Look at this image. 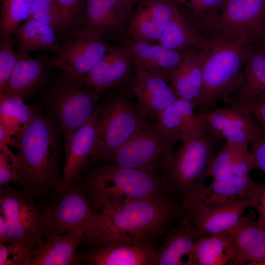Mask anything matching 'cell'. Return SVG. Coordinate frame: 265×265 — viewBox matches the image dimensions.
<instances>
[{
	"mask_svg": "<svg viewBox=\"0 0 265 265\" xmlns=\"http://www.w3.org/2000/svg\"><path fill=\"white\" fill-rule=\"evenodd\" d=\"M90 251L86 257L95 265H153L158 254L150 240L115 239Z\"/></svg>",
	"mask_w": 265,
	"mask_h": 265,
	"instance_id": "17",
	"label": "cell"
},
{
	"mask_svg": "<svg viewBox=\"0 0 265 265\" xmlns=\"http://www.w3.org/2000/svg\"><path fill=\"white\" fill-rule=\"evenodd\" d=\"M53 66L51 57L45 53L38 54L36 57L29 54H19L8 82L0 94L15 96L25 100L42 84Z\"/></svg>",
	"mask_w": 265,
	"mask_h": 265,
	"instance_id": "21",
	"label": "cell"
},
{
	"mask_svg": "<svg viewBox=\"0 0 265 265\" xmlns=\"http://www.w3.org/2000/svg\"><path fill=\"white\" fill-rule=\"evenodd\" d=\"M265 31V0H227L212 38L242 37L255 46L261 43Z\"/></svg>",
	"mask_w": 265,
	"mask_h": 265,
	"instance_id": "11",
	"label": "cell"
},
{
	"mask_svg": "<svg viewBox=\"0 0 265 265\" xmlns=\"http://www.w3.org/2000/svg\"><path fill=\"white\" fill-rule=\"evenodd\" d=\"M0 38V94H1L16 64L19 53L13 49L10 37Z\"/></svg>",
	"mask_w": 265,
	"mask_h": 265,
	"instance_id": "38",
	"label": "cell"
},
{
	"mask_svg": "<svg viewBox=\"0 0 265 265\" xmlns=\"http://www.w3.org/2000/svg\"><path fill=\"white\" fill-rule=\"evenodd\" d=\"M19 170L17 156L7 145L0 144V186L6 187L16 182Z\"/></svg>",
	"mask_w": 265,
	"mask_h": 265,
	"instance_id": "41",
	"label": "cell"
},
{
	"mask_svg": "<svg viewBox=\"0 0 265 265\" xmlns=\"http://www.w3.org/2000/svg\"><path fill=\"white\" fill-rule=\"evenodd\" d=\"M0 144L7 145L15 148L16 138H13L0 124Z\"/></svg>",
	"mask_w": 265,
	"mask_h": 265,
	"instance_id": "45",
	"label": "cell"
},
{
	"mask_svg": "<svg viewBox=\"0 0 265 265\" xmlns=\"http://www.w3.org/2000/svg\"><path fill=\"white\" fill-rule=\"evenodd\" d=\"M29 18L46 24L56 31L60 30V16L55 0H36Z\"/></svg>",
	"mask_w": 265,
	"mask_h": 265,
	"instance_id": "39",
	"label": "cell"
},
{
	"mask_svg": "<svg viewBox=\"0 0 265 265\" xmlns=\"http://www.w3.org/2000/svg\"><path fill=\"white\" fill-rule=\"evenodd\" d=\"M199 113L209 130L220 139L234 144L249 145L264 131L247 110L238 105L215 107L208 113Z\"/></svg>",
	"mask_w": 265,
	"mask_h": 265,
	"instance_id": "13",
	"label": "cell"
},
{
	"mask_svg": "<svg viewBox=\"0 0 265 265\" xmlns=\"http://www.w3.org/2000/svg\"><path fill=\"white\" fill-rule=\"evenodd\" d=\"M7 239V226L4 219L0 215V244H6Z\"/></svg>",
	"mask_w": 265,
	"mask_h": 265,
	"instance_id": "46",
	"label": "cell"
},
{
	"mask_svg": "<svg viewBox=\"0 0 265 265\" xmlns=\"http://www.w3.org/2000/svg\"><path fill=\"white\" fill-rule=\"evenodd\" d=\"M60 134L53 120L35 111L28 125L16 136L19 162L16 183L34 196L52 191L62 194Z\"/></svg>",
	"mask_w": 265,
	"mask_h": 265,
	"instance_id": "1",
	"label": "cell"
},
{
	"mask_svg": "<svg viewBox=\"0 0 265 265\" xmlns=\"http://www.w3.org/2000/svg\"><path fill=\"white\" fill-rule=\"evenodd\" d=\"M103 105L97 106L91 117L65 141V163L62 174V193L75 184L88 162L94 147L97 124Z\"/></svg>",
	"mask_w": 265,
	"mask_h": 265,
	"instance_id": "16",
	"label": "cell"
},
{
	"mask_svg": "<svg viewBox=\"0 0 265 265\" xmlns=\"http://www.w3.org/2000/svg\"><path fill=\"white\" fill-rule=\"evenodd\" d=\"M130 18L122 0H85L74 36L95 40L106 33H128Z\"/></svg>",
	"mask_w": 265,
	"mask_h": 265,
	"instance_id": "12",
	"label": "cell"
},
{
	"mask_svg": "<svg viewBox=\"0 0 265 265\" xmlns=\"http://www.w3.org/2000/svg\"><path fill=\"white\" fill-rule=\"evenodd\" d=\"M129 19L128 34L131 39L158 42L177 8L172 0H142Z\"/></svg>",
	"mask_w": 265,
	"mask_h": 265,
	"instance_id": "18",
	"label": "cell"
},
{
	"mask_svg": "<svg viewBox=\"0 0 265 265\" xmlns=\"http://www.w3.org/2000/svg\"><path fill=\"white\" fill-rule=\"evenodd\" d=\"M34 196L10 186L0 189V215L7 228L6 244L26 240H42L46 208L38 204Z\"/></svg>",
	"mask_w": 265,
	"mask_h": 265,
	"instance_id": "10",
	"label": "cell"
},
{
	"mask_svg": "<svg viewBox=\"0 0 265 265\" xmlns=\"http://www.w3.org/2000/svg\"><path fill=\"white\" fill-rule=\"evenodd\" d=\"M125 8L130 15V17L132 13L133 9L134 6L137 5L142 0H122Z\"/></svg>",
	"mask_w": 265,
	"mask_h": 265,
	"instance_id": "47",
	"label": "cell"
},
{
	"mask_svg": "<svg viewBox=\"0 0 265 265\" xmlns=\"http://www.w3.org/2000/svg\"><path fill=\"white\" fill-rule=\"evenodd\" d=\"M42 240H26L0 244V265H28Z\"/></svg>",
	"mask_w": 265,
	"mask_h": 265,
	"instance_id": "37",
	"label": "cell"
},
{
	"mask_svg": "<svg viewBox=\"0 0 265 265\" xmlns=\"http://www.w3.org/2000/svg\"><path fill=\"white\" fill-rule=\"evenodd\" d=\"M36 0H0V37L13 35L28 19Z\"/></svg>",
	"mask_w": 265,
	"mask_h": 265,
	"instance_id": "35",
	"label": "cell"
},
{
	"mask_svg": "<svg viewBox=\"0 0 265 265\" xmlns=\"http://www.w3.org/2000/svg\"><path fill=\"white\" fill-rule=\"evenodd\" d=\"M60 16V30L66 32L76 27L81 15L85 0H55Z\"/></svg>",
	"mask_w": 265,
	"mask_h": 265,
	"instance_id": "40",
	"label": "cell"
},
{
	"mask_svg": "<svg viewBox=\"0 0 265 265\" xmlns=\"http://www.w3.org/2000/svg\"><path fill=\"white\" fill-rule=\"evenodd\" d=\"M86 187L89 203L101 212L113 211L135 200L169 197L163 178L111 164L94 169Z\"/></svg>",
	"mask_w": 265,
	"mask_h": 265,
	"instance_id": "3",
	"label": "cell"
},
{
	"mask_svg": "<svg viewBox=\"0 0 265 265\" xmlns=\"http://www.w3.org/2000/svg\"><path fill=\"white\" fill-rule=\"evenodd\" d=\"M199 232L186 221L168 234L159 250L157 265H195L194 251Z\"/></svg>",
	"mask_w": 265,
	"mask_h": 265,
	"instance_id": "27",
	"label": "cell"
},
{
	"mask_svg": "<svg viewBox=\"0 0 265 265\" xmlns=\"http://www.w3.org/2000/svg\"><path fill=\"white\" fill-rule=\"evenodd\" d=\"M253 212L243 216L226 231L232 246L229 265H265V226L255 219Z\"/></svg>",
	"mask_w": 265,
	"mask_h": 265,
	"instance_id": "19",
	"label": "cell"
},
{
	"mask_svg": "<svg viewBox=\"0 0 265 265\" xmlns=\"http://www.w3.org/2000/svg\"><path fill=\"white\" fill-rule=\"evenodd\" d=\"M248 149V145L226 142L219 149L210 165L209 176L218 180L232 173L234 163L239 156Z\"/></svg>",
	"mask_w": 265,
	"mask_h": 265,
	"instance_id": "36",
	"label": "cell"
},
{
	"mask_svg": "<svg viewBox=\"0 0 265 265\" xmlns=\"http://www.w3.org/2000/svg\"><path fill=\"white\" fill-rule=\"evenodd\" d=\"M100 213L103 226L95 242L99 244L115 239L150 240L182 216L180 207L169 197L135 200Z\"/></svg>",
	"mask_w": 265,
	"mask_h": 265,
	"instance_id": "4",
	"label": "cell"
},
{
	"mask_svg": "<svg viewBox=\"0 0 265 265\" xmlns=\"http://www.w3.org/2000/svg\"><path fill=\"white\" fill-rule=\"evenodd\" d=\"M265 186L264 184L255 182L249 175L241 176L231 173L221 179L212 180L208 185L205 200L194 215L229 200L250 197Z\"/></svg>",
	"mask_w": 265,
	"mask_h": 265,
	"instance_id": "29",
	"label": "cell"
},
{
	"mask_svg": "<svg viewBox=\"0 0 265 265\" xmlns=\"http://www.w3.org/2000/svg\"><path fill=\"white\" fill-rule=\"evenodd\" d=\"M232 252L231 238L227 232L200 235L195 241V265H229Z\"/></svg>",
	"mask_w": 265,
	"mask_h": 265,
	"instance_id": "33",
	"label": "cell"
},
{
	"mask_svg": "<svg viewBox=\"0 0 265 265\" xmlns=\"http://www.w3.org/2000/svg\"><path fill=\"white\" fill-rule=\"evenodd\" d=\"M85 194L75 185L61 194L60 200L46 208L44 236L68 233L82 228L86 239L95 243L103 226V217L96 213Z\"/></svg>",
	"mask_w": 265,
	"mask_h": 265,
	"instance_id": "9",
	"label": "cell"
},
{
	"mask_svg": "<svg viewBox=\"0 0 265 265\" xmlns=\"http://www.w3.org/2000/svg\"><path fill=\"white\" fill-rule=\"evenodd\" d=\"M130 91L136 101V108L143 116L158 119L161 113L178 98L169 80L136 66Z\"/></svg>",
	"mask_w": 265,
	"mask_h": 265,
	"instance_id": "14",
	"label": "cell"
},
{
	"mask_svg": "<svg viewBox=\"0 0 265 265\" xmlns=\"http://www.w3.org/2000/svg\"><path fill=\"white\" fill-rule=\"evenodd\" d=\"M211 48L186 49L182 61L170 77L177 97L191 102L195 107L199 104L203 90V63Z\"/></svg>",
	"mask_w": 265,
	"mask_h": 265,
	"instance_id": "23",
	"label": "cell"
},
{
	"mask_svg": "<svg viewBox=\"0 0 265 265\" xmlns=\"http://www.w3.org/2000/svg\"><path fill=\"white\" fill-rule=\"evenodd\" d=\"M243 81L231 97L229 106L265 98V46H253L243 68Z\"/></svg>",
	"mask_w": 265,
	"mask_h": 265,
	"instance_id": "28",
	"label": "cell"
},
{
	"mask_svg": "<svg viewBox=\"0 0 265 265\" xmlns=\"http://www.w3.org/2000/svg\"><path fill=\"white\" fill-rule=\"evenodd\" d=\"M109 47L102 39L87 40L74 36L54 53L52 63L74 77L83 78L107 53Z\"/></svg>",
	"mask_w": 265,
	"mask_h": 265,
	"instance_id": "15",
	"label": "cell"
},
{
	"mask_svg": "<svg viewBox=\"0 0 265 265\" xmlns=\"http://www.w3.org/2000/svg\"><path fill=\"white\" fill-rule=\"evenodd\" d=\"M179 13L198 33L212 38L219 14L227 0H172Z\"/></svg>",
	"mask_w": 265,
	"mask_h": 265,
	"instance_id": "30",
	"label": "cell"
},
{
	"mask_svg": "<svg viewBox=\"0 0 265 265\" xmlns=\"http://www.w3.org/2000/svg\"><path fill=\"white\" fill-rule=\"evenodd\" d=\"M220 40L209 38L196 32L177 9L157 43L173 50L204 49L213 47Z\"/></svg>",
	"mask_w": 265,
	"mask_h": 265,
	"instance_id": "32",
	"label": "cell"
},
{
	"mask_svg": "<svg viewBox=\"0 0 265 265\" xmlns=\"http://www.w3.org/2000/svg\"><path fill=\"white\" fill-rule=\"evenodd\" d=\"M55 32L50 26L28 18L18 26L11 40L20 54L33 51L55 53L60 46Z\"/></svg>",
	"mask_w": 265,
	"mask_h": 265,
	"instance_id": "31",
	"label": "cell"
},
{
	"mask_svg": "<svg viewBox=\"0 0 265 265\" xmlns=\"http://www.w3.org/2000/svg\"><path fill=\"white\" fill-rule=\"evenodd\" d=\"M132 66L134 65L131 55L124 45L110 46L107 53L82 79L88 86L99 94L127 79Z\"/></svg>",
	"mask_w": 265,
	"mask_h": 265,
	"instance_id": "25",
	"label": "cell"
},
{
	"mask_svg": "<svg viewBox=\"0 0 265 265\" xmlns=\"http://www.w3.org/2000/svg\"><path fill=\"white\" fill-rule=\"evenodd\" d=\"M252 48L246 39L235 37L220 39L210 49L203 65L200 113L212 111L218 101L229 106L243 82V68Z\"/></svg>",
	"mask_w": 265,
	"mask_h": 265,
	"instance_id": "5",
	"label": "cell"
},
{
	"mask_svg": "<svg viewBox=\"0 0 265 265\" xmlns=\"http://www.w3.org/2000/svg\"><path fill=\"white\" fill-rule=\"evenodd\" d=\"M35 111L18 97L0 94V124L12 136L24 130Z\"/></svg>",
	"mask_w": 265,
	"mask_h": 265,
	"instance_id": "34",
	"label": "cell"
},
{
	"mask_svg": "<svg viewBox=\"0 0 265 265\" xmlns=\"http://www.w3.org/2000/svg\"><path fill=\"white\" fill-rule=\"evenodd\" d=\"M85 238V231L81 227L48 237L45 243L42 242L34 250L28 265H77L81 259L76 250Z\"/></svg>",
	"mask_w": 265,
	"mask_h": 265,
	"instance_id": "26",
	"label": "cell"
},
{
	"mask_svg": "<svg viewBox=\"0 0 265 265\" xmlns=\"http://www.w3.org/2000/svg\"><path fill=\"white\" fill-rule=\"evenodd\" d=\"M254 195L247 198L229 200L210 208L194 215L188 222L201 235L226 232L240 221L246 210L253 208Z\"/></svg>",
	"mask_w": 265,
	"mask_h": 265,
	"instance_id": "24",
	"label": "cell"
},
{
	"mask_svg": "<svg viewBox=\"0 0 265 265\" xmlns=\"http://www.w3.org/2000/svg\"><path fill=\"white\" fill-rule=\"evenodd\" d=\"M260 44H263V45L265 46V32H264V36H263V37L262 42H261V43Z\"/></svg>",
	"mask_w": 265,
	"mask_h": 265,
	"instance_id": "48",
	"label": "cell"
},
{
	"mask_svg": "<svg viewBox=\"0 0 265 265\" xmlns=\"http://www.w3.org/2000/svg\"><path fill=\"white\" fill-rule=\"evenodd\" d=\"M143 116L124 97L115 98L103 105L88 162L108 161L147 123Z\"/></svg>",
	"mask_w": 265,
	"mask_h": 265,
	"instance_id": "7",
	"label": "cell"
},
{
	"mask_svg": "<svg viewBox=\"0 0 265 265\" xmlns=\"http://www.w3.org/2000/svg\"><path fill=\"white\" fill-rule=\"evenodd\" d=\"M174 145L158 124L147 122L108 161L111 164L143 170L158 177L160 174L164 178L174 153Z\"/></svg>",
	"mask_w": 265,
	"mask_h": 265,
	"instance_id": "8",
	"label": "cell"
},
{
	"mask_svg": "<svg viewBox=\"0 0 265 265\" xmlns=\"http://www.w3.org/2000/svg\"><path fill=\"white\" fill-rule=\"evenodd\" d=\"M221 140L207 128L173 153L164 175V186L170 198L186 215L195 213L207 197L206 182Z\"/></svg>",
	"mask_w": 265,
	"mask_h": 265,
	"instance_id": "2",
	"label": "cell"
},
{
	"mask_svg": "<svg viewBox=\"0 0 265 265\" xmlns=\"http://www.w3.org/2000/svg\"><path fill=\"white\" fill-rule=\"evenodd\" d=\"M124 45L131 55L134 66H140L170 80L186 50L170 49L159 44L153 45L131 39Z\"/></svg>",
	"mask_w": 265,
	"mask_h": 265,
	"instance_id": "22",
	"label": "cell"
},
{
	"mask_svg": "<svg viewBox=\"0 0 265 265\" xmlns=\"http://www.w3.org/2000/svg\"><path fill=\"white\" fill-rule=\"evenodd\" d=\"M254 196L253 208L258 212V218L257 220L265 226V186L254 194Z\"/></svg>",
	"mask_w": 265,
	"mask_h": 265,
	"instance_id": "44",
	"label": "cell"
},
{
	"mask_svg": "<svg viewBox=\"0 0 265 265\" xmlns=\"http://www.w3.org/2000/svg\"><path fill=\"white\" fill-rule=\"evenodd\" d=\"M195 106L190 102L178 98L158 118L157 123L164 135L174 144L197 138L207 129L204 119L195 113Z\"/></svg>",
	"mask_w": 265,
	"mask_h": 265,
	"instance_id": "20",
	"label": "cell"
},
{
	"mask_svg": "<svg viewBox=\"0 0 265 265\" xmlns=\"http://www.w3.org/2000/svg\"><path fill=\"white\" fill-rule=\"evenodd\" d=\"M250 143L251 152L255 159L256 168L265 173V131L259 134Z\"/></svg>",
	"mask_w": 265,
	"mask_h": 265,
	"instance_id": "42",
	"label": "cell"
},
{
	"mask_svg": "<svg viewBox=\"0 0 265 265\" xmlns=\"http://www.w3.org/2000/svg\"><path fill=\"white\" fill-rule=\"evenodd\" d=\"M233 105L241 106L247 110L265 131V98L256 101Z\"/></svg>",
	"mask_w": 265,
	"mask_h": 265,
	"instance_id": "43",
	"label": "cell"
},
{
	"mask_svg": "<svg viewBox=\"0 0 265 265\" xmlns=\"http://www.w3.org/2000/svg\"><path fill=\"white\" fill-rule=\"evenodd\" d=\"M98 95L82 78L65 72L53 84L47 97V115L65 141L91 117L97 106Z\"/></svg>",
	"mask_w": 265,
	"mask_h": 265,
	"instance_id": "6",
	"label": "cell"
}]
</instances>
